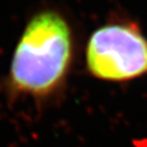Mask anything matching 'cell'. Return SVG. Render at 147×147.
<instances>
[{"label":"cell","instance_id":"2","mask_svg":"<svg viewBox=\"0 0 147 147\" xmlns=\"http://www.w3.org/2000/svg\"><path fill=\"white\" fill-rule=\"evenodd\" d=\"M85 65L104 82L127 83L147 76V37L138 23L116 19L96 28L86 42Z\"/></svg>","mask_w":147,"mask_h":147},{"label":"cell","instance_id":"1","mask_svg":"<svg viewBox=\"0 0 147 147\" xmlns=\"http://www.w3.org/2000/svg\"><path fill=\"white\" fill-rule=\"evenodd\" d=\"M73 57V32L67 19L55 10L34 14L12 56L9 92L40 101L53 98L64 87Z\"/></svg>","mask_w":147,"mask_h":147}]
</instances>
